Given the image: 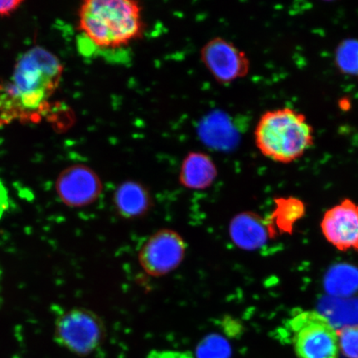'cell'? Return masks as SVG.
Listing matches in <instances>:
<instances>
[{
  "mask_svg": "<svg viewBox=\"0 0 358 358\" xmlns=\"http://www.w3.org/2000/svg\"><path fill=\"white\" fill-rule=\"evenodd\" d=\"M62 73L61 61L47 49L35 47L24 53L10 78L0 83V127L41 119Z\"/></svg>",
  "mask_w": 358,
  "mask_h": 358,
  "instance_id": "1",
  "label": "cell"
},
{
  "mask_svg": "<svg viewBox=\"0 0 358 358\" xmlns=\"http://www.w3.org/2000/svg\"><path fill=\"white\" fill-rule=\"evenodd\" d=\"M79 27L93 45L105 50L129 47L145 29L143 8L136 0H87L80 8Z\"/></svg>",
  "mask_w": 358,
  "mask_h": 358,
  "instance_id": "2",
  "label": "cell"
},
{
  "mask_svg": "<svg viewBox=\"0 0 358 358\" xmlns=\"http://www.w3.org/2000/svg\"><path fill=\"white\" fill-rule=\"evenodd\" d=\"M254 141L266 158L294 163L315 144V131L306 115L289 107L264 112L255 127Z\"/></svg>",
  "mask_w": 358,
  "mask_h": 358,
  "instance_id": "3",
  "label": "cell"
},
{
  "mask_svg": "<svg viewBox=\"0 0 358 358\" xmlns=\"http://www.w3.org/2000/svg\"><path fill=\"white\" fill-rule=\"evenodd\" d=\"M287 326L297 358H338V331L322 313L299 310Z\"/></svg>",
  "mask_w": 358,
  "mask_h": 358,
  "instance_id": "4",
  "label": "cell"
},
{
  "mask_svg": "<svg viewBox=\"0 0 358 358\" xmlns=\"http://www.w3.org/2000/svg\"><path fill=\"white\" fill-rule=\"evenodd\" d=\"M55 337L60 346L78 356L91 355L106 338V327L96 313L75 308L58 317Z\"/></svg>",
  "mask_w": 358,
  "mask_h": 358,
  "instance_id": "5",
  "label": "cell"
},
{
  "mask_svg": "<svg viewBox=\"0 0 358 358\" xmlns=\"http://www.w3.org/2000/svg\"><path fill=\"white\" fill-rule=\"evenodd\" d=\"M187 244L177 231L161 229L151 235L138 252L146 274L160 277L176 271L185 258Z\"/></svg>",
  "mask_w": 358,
  "mask_h": 358,
  "instance_id": "6",
  "label": "cell"
},
{
  "mask_svg": "<svg viewBox=\"0 0 358 358\" xmlns=\"http://www.w3.org/2000/svg\"><path fill=\"white\" fill-rule=\"evenodd\" d=\"M206 70L220 84H231L248 75L250 62L246 53L227 38L208 40L200 50Z\"/></svg>",
  "mask_w": 358,
  "mask_h": 358,
  "instance_id": "7",
  "label": "cell"
},
{
  "mask_svg": "<svg viewBox=\"0 0 358 358\" xmlns=\"http://www.w3.org/2000/svg\"><path fill=\"white\" fill-rule=\"evenodd\" d=\"M103 185L98 174L83 164L71 165L60 173L56 190L67 207L83 208L100 198Z\"/></svg>",
  "mask_w": 358,
  "mask_h": 358,
  "instance_id": "8",
  "label": "cell"
},
{
  "mask_svg": "<svg viewBox=\"0 0 358 358\" xmlns=\"http://www.w3.org/2000/svg\"><path fill=\"white\" fill-rule=\"evenodd\" d=\"M322 232L330 244L342 252H358V204L349 199L327 211L321 222Z\"/></svg>",
  "mask_w": 358,
  "mask_h": 358,
  "instance_id": "9",
  "label": "cell"
},
{
  "mask_svg": "<svg viewBox=\"0 0 358 358\" xmlns=\"http://www.w3.org/2000/svg\"><path fill=\"white\" fill-rule=\"evenodd\" d=\"M218 176L216 163L203 151H191L183 158L179 169L178 181L191 190H205L211 187Z\"/></svg>",
  "mask_w": 358,
  "mask_h": 358,
  "instance_id": "10",
  "label": "cell"
},
{
  "mask_svg": "<svg viewBox=\"0 0 358 358\" xmlns=\"http://www.w3.org/2000/svg\"><path fill=\"white\" fill-rule=\"evenodd\" d=\"M270 230L266 221L257 214L244 212L237 214L229 224L232 243L240 249L255 250L266 243Z\"/></svg>",
  "mask_w": 358,
  "mask_h": 358,
  "instance_id": "11",
  "label": "cell"
},
{
  "mask_svg": "<svg viewBox=\"0 0 358 358\" xmlns=\"http://www.w3.org/2000/svg\"><path fill=\"white\" fill-rule=\"evenodd\" d=\"M113 201L116 211L125 219L140 218L150 211L153 199L142 183L128 180L116 189Z\"/></svg>",
  "mask_w": 358,
  "mask_h": 358,
  "instance_id": "12",
  "label": "cell"
},
{
  "mask_svg": "<svg viewBox=\"0 0 358 358\" xmlns=\"http://www.w3.org/2000/svg\"><path fill=\"white\" fill-rule=\"evenodd\" d=\"M276 209L268 219V223L275 222L282 231L292 230L294 223L304 214V206L302 201L296 199H279L275 201Z\"/></svg>",
  "mask_w": 358,
  "mask_h": 358,
  "instance_id": "13",
  "label": "cell"
},
{
  "mask_svg": "<svg viewBox=\"0 0 358 358\" xmlns=\"http://www.w3.org/2000/svg\"><path fill=\"white\" fill-rule=\"evenodd\" d=\"M335 64L340 73L358 77V39L343 40L335 52Z\"/></svg>",
  "mask_w": 358,
  "mask_h": 358,
  "instance_id": "14",
  "label": "cell"
},
{
  "mask_svg": "<svg viewBox=\"0 0 358 358\" xmlns=\"http://www.w3.org/2000/svg\"><path fill=\"white\" fill-rule=\"evenodd\" d=\"M231 355L229 341L218 334L206 336L196 348V358H231Z\"/></svg>",
  "mask_w": 358,
  "mask_h": 358,
  "instance_id": "15",
  "label": "cell"
},
{
  "mask_svg": "<svg viewBox=\"0 0 358 358\" xmlns=\"http://www.w3.org/2000/svg\"><path fill=\"white\" fill-rule=\"evenodd\" d=\"M340 352L346 358H358V324L338 330Z\"/></svg>",
  "mask_w": 358,
  "mask_h": 358,
  "instance_id": "16",
  "label": "cell"
},
{
  "mask_svg": "<svg viewBox=\"0 0 358 358\" xmlns=\"http://www.w3.org/2000/svg\"><path fill=\"white\" fill-rule=\"evenodd\" d=\"M220 327L227 337L238 338L243 334L244 328L239 320L231 315H225L220 320Z\"/></svg>",
  "mask_w": 358,
  "mask_h": 358,
  "instance_id": "17",
  "label": "cell"
},
{
  "mask_svg": "<svg viewBox=\"0 0 358 358\" xmlns=\"http://www.w3.org/2000/svg\"><path fill=\"white\" fill-rule=\"evenodd\" d=\"M24 3L22 0H0V16H8L15 13Z\"/></svg>",
  "mask_w": 358,
  "mask_h": 358,
  "instance_id": "18",
  "label": "cell"
}]
</instances>
